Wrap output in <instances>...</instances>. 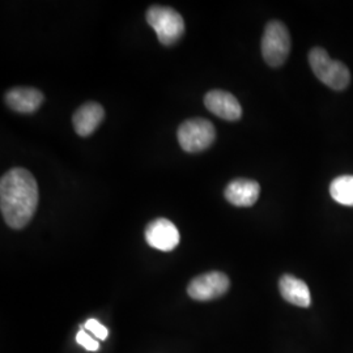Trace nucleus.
<instances>
[{
	"label": "nucleus",
	"mask_w": 353,
	"mask_h": 353,
	"mask_svg": "<svg viewBox=\"0 0 353 353\" xmlns=\"http://www.w3.org/2000/svg\"><path fill=\"white\" fill-rule=\"evenodd\" d=\"M36 178L23 168L8 170L0 181V211L4 221L13 229H23L37 211Z\"/></svg>",
	"instance_id": "1"
},
{
	"label": "nucleus",
	"mask_w": 353,
	"mask_h": 353,
	"mask_svg": "<svg viewBox=\"0 0 353 353\" xmlns=\"http://www.w3.org/2000/svg\"><path fill=\"white\" fill-rule=\"evenodd\" d=\"M309 63L314 75L331 89L343 90L351 83L348 67L339 61H334L322 48H314L309 52Z\"/></svg>",
	"instance_id": "2"
},
{
	"label": "nucleus",
	"mask_w": 353,
	"mask_h": 353,
	"mask_svg": "<svg viewBox=\"0 0 353 353\" xmlns=\"http://www.w3.org/2000/svg\"><path fill=\"white\" fill-rule=\"evenodd\" d=\"M145 17L147 23L156 32L159 41L165 46L174 45L185 33L183 17L170 7L152 6Z\"/></svg>",
	"instance_id": "3"
},
{
	"label": "nucleus",
	"mask_w": 353,
	"mask_h": 353,
	"mask_svg": "<svg viewBox=\"0 0 353 353\" xmlns=\"http://www.w3.org/2000/svg\"><path fill=\"white\" fill-rule=\"evenodd\" d=\"M181 148L188 153L205 151L216 139L214 126L204 118H191L185 121L176 131Z\"/></svg>",
	"instance_id": "4"
},
{
	"label": "nucleus",
	"mask_w": 353,
	"mask_h": 353,
	"mask_svg": "<svg viewBox=\"0 0 353 353\" xmlns=\"http://www.w3.org/2000/svg\"><path fill=\"white\" fill-rule=\"evenodd\" d=\"M290 52V36L287 26L280 21H270L262 38V55L265 63L280 67L285 63Z\"/></svg>",
	"instance_id": "5"
},
{
	"label": "nucleus",
	"mask_w": 353,
	"mask_h": 353,
	"mask_svg": "<svg viewBox=\"0 0 353 353\" xmlns=\"http://www.w3.org/2000/svg\"><path fill=\"white\" fill-rule=\"evenodd\" d=\"M230 281L225 274L211 271L199 275L190 281L188 293L192 300L211 301L224 296L229 290Z\"/></svg>",
	"instance_id": "6"
},
{
	"label": "nucleus",
	"mask_w": 353,
	"mask_h": 353,
	"mask_svg": "<svg viewBox=\"0 0 353 353\" xmlns=\"http://www.w3.org/2000/svg\"><path fill=\"white\" fill-rule=\"evenodd\" d=\"M181 240L179 232L176 225L168 219H156L145 228L147 243L161 252L174 250Z\"/></svg>",
	"instance_id": "7"
},
{
	"label": "nucleus",
	"mask_w": 353,
	"mask_h": 353,
	"mask_svg": "<svg viewBox=\"0 0 353 353\" xmlns=\"http://www.w3.org/2000/svg\"><path fill=\"white\" fill-rule=\"evenodd\" d=\"M204 105L211 113L225 121H239L242 115V108L237 99L225 90L214 89L204 97Z\"/></svg>",
	"instance_id": "8"
},
{
	"label": "nucleus",
	"mask_w": 353,
	"mask_h": 353,
	"mask_svg": "<svg viewBox=\"0 0 353 353\" xmlns=\"http://www.w3.org/2000/svg\"><path fill=\"white\" fill-rule=\"evenodd\" d=\"M45 100L42 92L38 89L19 88L10 89L6 96L4 101L7 103L8 108H11L13 112L21 114H32L37 112L39 106Z\"/></svg>",
	"instance_id": "9"
},
{
	"label": "nucleus",
	"mask_w": 353,
	"mask_h": 353,
	"mask_svg": "<svg viewBox=\"0 0 353 353\" xmlns=\"http://www.w3.org/2000/svg\"><path fill=\"white\" fill-rule=\"evenodd\" d=\"M261 186L252 179L239 178L232 181L224 191L228 202L236 207H252L259 199Z\"/></svg>",
	"instance_id": "10"
},
{
	"label": "nucleus",
	"mask_w": 353,
	"mask_h": 353,
	"mask_svg": "<svg viewBox=\"0 0 353 353\" xmlns=\"http://www.w3.org/2000/svg\"><path fill=\"white\" fill-rule=\"evenodd\" d=\"M103 117L105 110L100 103L87 102L81 105L72 115V123L76 134L80 137L92 135L96 128L101 125Z\"/></svg>",
	"instance_id": "11"
},
{
	"label": "nucleus",
	"mask_w": 353,
	"mask_h": 353,
	"mask_svg": "<svg viewBox=\"0 0 353 353\" xmlns=\"http://www.w3.org/2000/svg\"><path fill=\"white\" fill-rule=\"evenodd\" d=\"M279 290L287 303L300 307H309L312 305L310 290L301 279L294 278L293 275H283L279 281Z\"/></svg>",
	"instance_id": "12"
},
{
	"label": "nucleus",
	"mask_w": 353,
	"mask_h": 353,
	"mask_svg": "<svg viewBox=\"0 0 353 353\" xmlns=\"http://www.w3.org/2000/svg\"><path fill=\"white\" fill-rule=\"evenodd\" d=\"M330 194L335 202L353 207V176H341L330 185Z\"/></svg>",
	"instance_id": "13"
},
{
	"label": "nucleus",
	"mask_w": 353,
	"mask_h": 353,
	"mask_svg": "<svg viewBox=\"0 0 353 353\" xmlns=\"http://www.w3.org/2000/svg\"><path fill=\"white\" fill-rule=\"evenodd\" d=\"M76 341H77V344L83 345L87 351H90V352H96V351L100 350L99 341H94L92 336H89L88 334L85 331H83V330L77 332Z\"/></svg>",
	"instance_id": "14"
},
{
	"label": "nucleus",
	"mask_w": 353,
	"mask_h": 353,
	"mask_svg": "<svg viewBox=\"0 0 353 353\" xmlns=\"http://www.w3.org/2000/svg\"><path fill=\"white\" fill-rule=\"evenodd\" d=\"M84 327L87 328L88 331H90L97 339H100V341H105L106 338H108V334H109V331H108V328L105 327L103 325H101L99 321H96V319H88L87 322H85V325H84Z\"/></svg>",
	"instance_id": "15"
}]
</instances>
